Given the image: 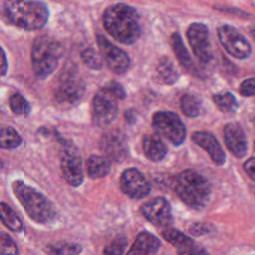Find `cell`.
I'll use <instances>...</instances> for the list:
<instances>
[{"mask_svg": "<svg viewBox=\"0 0 255 255\" xmlns=\"http://www.w3.org/2000/svg\"><path fill=\"white\" fill-rule=\"evenodd\" d=\"M103 24L116 41L125 45L135 43L141 34L137 11L126 3L109 6L103 14Z\"/></svg>", "mask_w": 255, "mask_h": 255, "instance_id": "1", "label": "cell"}, {"mask_svg": "<svg viewBox=\"0 0 255 255\" xmlns=\"http://www.w3.org/2000/svg\"><path fill=\"white\" fill-rule=\"evenodd\" d=\"M3 20L16 28L34 31L43 28L49 19V9L38 0H6L1 8Z\"/></svg>", "mask_w": 255, "mask_h": 255, "instance_id": "2", "label": "cell"}, {"mask_svg": "<svg viewBox=\"0 0 255 255\" xmlns=\"http://www.w3.org/2000/svg\"><path fill=\"white\" fill-rule=\"evenodd\" d=\"M11 186L15 197L31 220L47 224L55 219L57 213L54 205L42 192L20 179L14 180Z\"/></svg>", "mask_w": 255, "mask_h": 255, "instance_id": "3", "label": "cell"}, {"mask_svg": "<svg viewBox=\"0 0 255 255\" xmlns=\"http://www.w3.org/2000/svg\"><path fill=\"white\" fill-rule=\"evenodd\" d=\"M177 196L193 209L204 208L211 195L209 181L194 169H185L178 173L173 182Z\"/></svg>", "mask_w": 255, "mask_h": 255, "instance_id": "4", "label": "cell"}, {"mask_svg": "<svg viewBox=\"0 0 255 255\" xmlns=\"http://www.w3.org/2000/svg\"><path fill=\"white\" fill-rule=\"evenodd\" d=\"M64 49L62 44L48 35L35 38L31 47V66L35 77L48 78L58 67Z\"/></svg>", "mask_w": 255, "mask_h": 255, "instance_id": "5", "label": "cell"}, {"mask_svg": "<svg viewBox=\"0 0 255 255\" xmlns=\"http://www.w3.org/2000/svg\"><path fill=\"white\" fill-rule=\"evenodd\" d=\"M86 86L79 75L71 70L63 73L54 90L56 103L63 108L70 109L77 105L84 97Z\"/></svg>", "mask_w": 255, "mask_h": 255, "instance_id": "6", "label": "cell"}, {"mask_svg": "<svg viewBox=\"0 0 255 255\" xmlns=\"http://www.w3.org/2000/svg\"><path fill=\"white\" fill-rule=\"evenodd\" d=\"M154 130L173 145H180L186 137V128L180 118L170 111H158L151 120Z\"/></svg>", "mask_w": 255, "mask_h": 255, "instance_id": "7", "label": "cell"}, {"mask_svg": "<svg viewBox=\"0 0 255 255\" xmlns=\"http://www.w3.org/2000/svg\"><path fill=\"white\" fill-rule=\"evenodd\" d=\"M60 166L66 182L74 187L81 185L84 181L82 157L78 148L71 143L63 144Z\"/></svg>", "mask_w": 255, "mask_h": 255, "instance_id": "8", "label": "cell"}, {"mask_svg": "<svg viewBox=\"0 0 255 255\" xmlns=\"http://www.w3.org/2000/svg\"><path fill=\"white\" fill-rule=\"evenodd\" d=\"M186 38L196 59L203 65L209 64L213 53L208 27L203 23H192L186 31Z\"/></svg>", "mask_w": 255, "mask_h": 255, "instance_id": "9", "label": "cell"}, {"mask_svg": "<svg viewBox=\"0 0 255 255\" xmlns=\"http://www.w3.org/2000/svg\"><path fill=\"white\" fill-rule=\"evenodd\" d=\"M217 34L221 45L231 56L243 60L251 55V44L233 26L228 24L221 25L217 29Z\"/></svg>", "mask_w": 255, "mask_h": 255, "instance_id": "10", "label": "cell"}, {"mask_svg": "<svg viewBox=\"0 0 255 255\" xmlns=\"http://www.w3.org/2000/svg\"><path fill=\"white\" fill-rule=\"evenodd\" d=\"M97 43L103 62H105L109 70L118 75L125 74L128 70L130 60L124 50L112 44L102 35L97 36Z\"/></svg>", "mask_w": 255, "mask_h": 255, "instance_id": "11", "label": "cell"}, {"mask_svg": "<svg viewBox=\"0 0 255 255\" xmlns=\"http://www.w3.org/2000/svg\"><path fill=\"white\" fill-rule=\"evenodd\" d=\"M122 191L130 198L141 199L150 193V183L144 174L135 167L126 169L121 176Z\"/></svg>", "mask_w": 255, "mask_h": 255, "instance_id": "12", "label": "cell"}, {"mask_svg": "<svg viewBox=\"0 0 255 255\" xmlns=\"http://www.w3.org/2000/svg\"><path fill=\"white\" fill-rule=\"evenodd\" d=\"M117 100L101 90L93 99L92 115L95 124L99 127L110 126L118 117Z\"/></svg>", "mask_w": 255, "mask_h": 255, "instance_id": "13", "label": "cell"}, {"mask_svg": "<svg viewBox=\"0 0 255 255\" xmlns=\"http://www.w3.org/2000/svg\"><path fill=\"white\" fill-rule=\"evenodd\" d=\"M141 215L155 226L165 227L172 222L171 205L162 196L154 197L140 206Z\"/></svg>", "mask_w": 255, "mask_h": 255, "instance_id": "14", "label": "cell"}, {"mask_svg": "<svg viewBox=\"0 0 255 255\" xmlns=\"http://www.w3.org/2000/svg\"><path fill=\"white\" fill-rule=\"evenodd\" d=\"M100 148L110 160L123 161L128 154V146L126 137L119 131H110L103 134Z\"/></svg>", "mask_w": 255, "mask_h": 255, "instance_id": "15", "label": "cell"}, {"mask_svg": "<svg viewBox=\"0 0 255 255\" xmlns=\"http://www.w3.org/2000/svg\"><path fill=\"white\" fill-rule=\"evenodd\" d=\"M224 141L226 147L233 153L234 156L241 158L247 153L248 144L244 130L237 123H229L223 129Z\"/></svg>", "mask_w": 255, "mask_h": 255, "instance_id": "16", "label": "cell"}, {"mask_svg": "<svg viewBox=\"0 0 255 255\" xmlns=\"http://www.w3.org/2000/svg\"><path fill=\"white\" fill-rule=\"evenodd\" d=\"M192 140L198 146L203 148L210 156L212 161L221 166L226 161V154L216 137L208 131H195L191 135Z\"/></svg>", "mask_w": 255, "mask_h": 255, "instance_id": "17", "label": "cell"}, {"mask_svg": "<svg viewBox=\"0 0 255 255\" xmlns=\"http://www.w3.org/2000/svg\"><path fill=\"white\" fill-rule=\"evenodd\" d=\"M162 237L176 248L178 254H206L205 249L198 247L194 241L174 228H167L162 231Z\"/></svg>", "mask_w": 255, "mask_h": 255, "instance_id": "18", "label": "cell"}, {"mask_svg": "<svg viewBox=\"0 0 255 255\" xmlns=\"http://www.w3.org/2000/svg\"><path fill=\"white\" fill-rule=\"evenodd\" d=\"M159 247L160 241L155 235L147 231H142L137 234L128 253L135 255H150L157 253Z\"/></svg>", "mask_w": 255, "mask_h": 255, "instance_id": "19", "label": "cell"}, {"mask_svg": "<svg viewBox=\"0 0 255 255\" xmlns=\"http://www.w3.org/2000/svg\"><path fill=\"white\" fill-rule=\"evenodd\" d=\"M141 146L145 157L151 161H160L167 154V147L164 142L153 134L143 135Z\"/></svg>", "mask_w": 255, "mask_h": 255, "instance_id": "20", "label": "cell"}, {"mask_svg": "<svg viewBox=\"0 0 255 255\" xmlns=\"http://www.w3.org/2000/svg\"><path fill=\"white\" fill-rule=\"evenodd\" d=\"M170 45H171L173 53H174L177 61L179 62V64L187 72L195 73L196 72L195 65H194L185 45L183 44L181 36L177 32L172 33V35L170 37Z\"/></svg>", "mask_w": 255, "mask_h": 255, "instance_id": "21", "label": "cell"}, {"mask_svg": "<svg viewBox=\"0 0 255 255\" xmlns=\"http://www.w3.org/2000/svg\"><path fill=\"white\" fill-rule=\"evenodd\" d=\"M111 171V160L105 155L93 154L87 160V172L92 179L107 176Z\"/></svg>", "mask_w": 255, "mask_h": 255, "instance_id": "22", "label": "cell"}, {"mask_svg": "<svg viewBox=\"0 0 255 255\" xmlns=\"http://www.w3.org/2000/svg\"><path fill=\"white\" fill-rule=\"evenodd\" d=\"M0 221L9 230L19 233L24 229V224L18 214L6 202H0Z\"/></svg>", "mask_w": 255, "mask_h": 255, "instance_id": "23", "label": "cell"}, {"mask_svg": "<svg viewBox=\"0 0 255 255\" xmlns=\"http://www.w3.org/2000/svg\"><path fill=\"white\" fill-rule=\"evenodd\" d=\"M156 73L160 81L165 85H173L180 77V74L178 73L173 63L166 57H162L158 61L156 66Z\"/></svg>", "mask_w": 255, "mask_h": 255, "instance_id": "24", "label": "cell"}, {"mask_svg": "<svg viewBox=\"0 0 255 255\" xmlns=\"http://www.w3.org/2000/svg\"><path fill=\"white\" fill-rule=\"evenodd\" d=\"M22 143V136L13 128L0 124V148L14 149Z\"/></svg>", "mask_w": 255, "mask_h": 255, "instance_id": "25", "label": "cell"}, {"mask_svg": "<svg viewBox=\"0 0 255 255\" xmlns=\"http://www.w3.org/2000/svg\"><path fill=\"white\" fill-rule=\"evenodd\" d=\"M215 106L223 113H235L238 109V102L230 92L215 94L212 97Z\"/></svg>", "mask_w": 255, "mask_h": 255, "instance_id": "26", "label": "cell"}, {"mask_svg": "<svg viewBox=\"0 0 255 255\" xmlns=\"http://www.w3.org/2000/svg\"><path fill=\"white\" fill-rule=\"evenodd\" d=\"M180 109L188 118H196L201 112V103L197 97L191 94H185L180 98Z\"/></svg>", "mask_w": 255, "mask_h": 255, "instance_id": "27", "label": "cell"}, {"mask_svg": "<svg viewBox=\"0 0 255 255\" xmlns=\"http://www.w3.org/2000/svg\"><path fill=\"white\" fill-rule=\"evenodd\" d=\"M46 252L54 255H74L82 252V247L75 243L59 242L46 246Z\"/></svg>", "mask_w": 255, "mask_h": 255, "instance_id": "28", "label": "cell"}, {"mask_svg": "<svg viewBox=\"0 0 255 255\" xmlns=\"http://www.w3.org/2000/svg\"><path fill=\"white\" fill-rule=\"evenodd\" d=\"M10 110L18 116H27L31 111L28 101L20 93H14L9 98Z\"/></svg>", "mask_w": 255, "mask_h": 255, "instance_id": "29", "label": "cell"}, {"mask_svg": "<svg viewBox=\"0 0 255 255\" xmlns=\"http://www.w3.org/2000/svg\"><path fill=\"white\" fill-rule=\"evenodd\" d=\"M81 58L83 63L92 70H101L104 66V62L101 55H99L92 48L84 50L81 54Z\"/></svg>", "mask_w": 255, "mask_h": 255, "instance_id": "30", "label": "cell"}, {"mask_svg": "<svg viewBox=\"0 0 255 255\" xmlns=\"http://www.w3.org/2000/svg\"><path fill=\"white\" fill-rule=\"evenodd\" d=\"M19 253L17 244L12 239V237L6 233L1 231L0 232V255L11 254L16 255Z\"/></svg>", "mask_w": 255, "mask_h": 255, "instance_id": "31", "label": "cell"}, {"mask_svg": "<svg viewBox=\"0 0 255 255\" xmlns=\"http://www.w3.org/2000/svg\"><path fill=\"white\" fill-rule=\"evenodd\" d=\"M128 246V238L124 235H120L114 239L105 249V254H123Z\"/></svg>", "mask_w": 255, "mask_h": 255, "instance_id": "32", "label": "cell"}, {"mask_svg": "<svg viewBox=\"0 0 255 255\" xmlns=\"http://www.w3.org/2000/svg\"><path fill=\"white\" fill-rule=\"evenodd\" d=\"M102 90L110 96L114 97L116 100H124L127 96L124 87L120 83L114 81L107 83Z\"/></svg>", "mask_w": 255, "mask_h": 255, "instance_id": "33", "label": "cell"}, {"mask_svg": "<svg viewBox=\"0 0 255 255\" xmlns=\"http://www.w3.org/2000/svg\"><path fill=\"white\" fill-rule=\"evenodd\" d=\"M240 94L243 97H252L255 94V88H254V78H249L244 80L239 89Z\"/></svg>", "mask_w": 255, "mask_h": 255, "instance_id": "34", "label": "cell"}, {"mask_svg": "<svg viewBox=\"0 0 255 255\" xmlns=\"http://www.w3.org/2000/svg\"><path fill=\"white\" fill-rule=\"evenodd\" d=\"M188 231L190 234L194 236H202L204 234H207L210 231V229L207 224L196 222L188 227Z\"/></svg>", "mask_w": 255, "mask_h": 255, "instance_id": "35", "label": "cell"}, {"mask_svg": "<svg viewBox=\"0 0 255 255\" xmlns=\"http://www.w3.org/2000/svg\"><path fill=\"white\" fill-rule=\"evenodd\" d=\"M244 171L247 173V175L254 180L255 179V158L250 157L247 159L244 163Z\"/></svg>", "mask_w": 255, "mask_h": 255, "instance_id": "36", "label": "cell"}, {"mask_svg": "<svg viewBox=\"0 0 255 255\" xmlns=\"http://www.w3.org/2000/svg\"><path fill=\"white\" fill-rule=\"evenodd\" d=\"M8 72V61L6 54L2 47L0 46V78L6 76Z\"/></svg>", "mask_w": 255, "mask_h": 255, "instance_id": "37", "label": "cell"}, {"mask_svg": "<svg viewBox=\"0 0 255 255\" xmlns=\"http://www.w3.org/2000/svg\"><path fill=\"white\" fill-rule=\"evenodd\" d=\"M124 117H125L126 122H127L128 124H129V125L134 124V123H135V121H136L135 112H134V111H132V110H127V111L125 112Z\"/></svg>", "mask_w": 255, "mask_h": 255, "instance_id": "38", "label": "cell"}, {"mask_svg": "<svg viewBox=\"0 0 255 255\" xmlns=\"http://www.w3.org/2000/svg\"><path fill=\"white\" fill-rule=\"evenodd\" d=\"M216 9H220L222 11H228L229 13H232V14H236L237 16H241V17H248L250 16L248 13H246L245 11H241L239 9H233V8H225V7H222V8H218L216 7Z\"/></svg>", "mask_w": 255, "mask_h": 255, "instance_id": "39", "label": "cell"}]
</instances>
